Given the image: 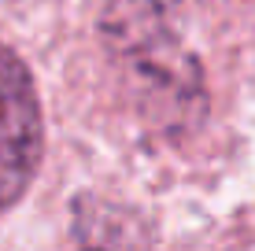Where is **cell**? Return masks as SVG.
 Instances as JSON below:
<instances>
[{
  "label": "cell",
  "instance_id": "1",
  "mask_svg": "<svg viewBox=\"0 0 255 251\" xmlns=\"http://www.w3.org/2000/svg\"><path fill=\"white\" fill-rule=\"evenodd\" d=\"M45 148L41 103L26 63L0 45V211L30 188Z\"/></svg>",
  "mask_w": 255,
  "mask_h": 251
}]
</instances>
